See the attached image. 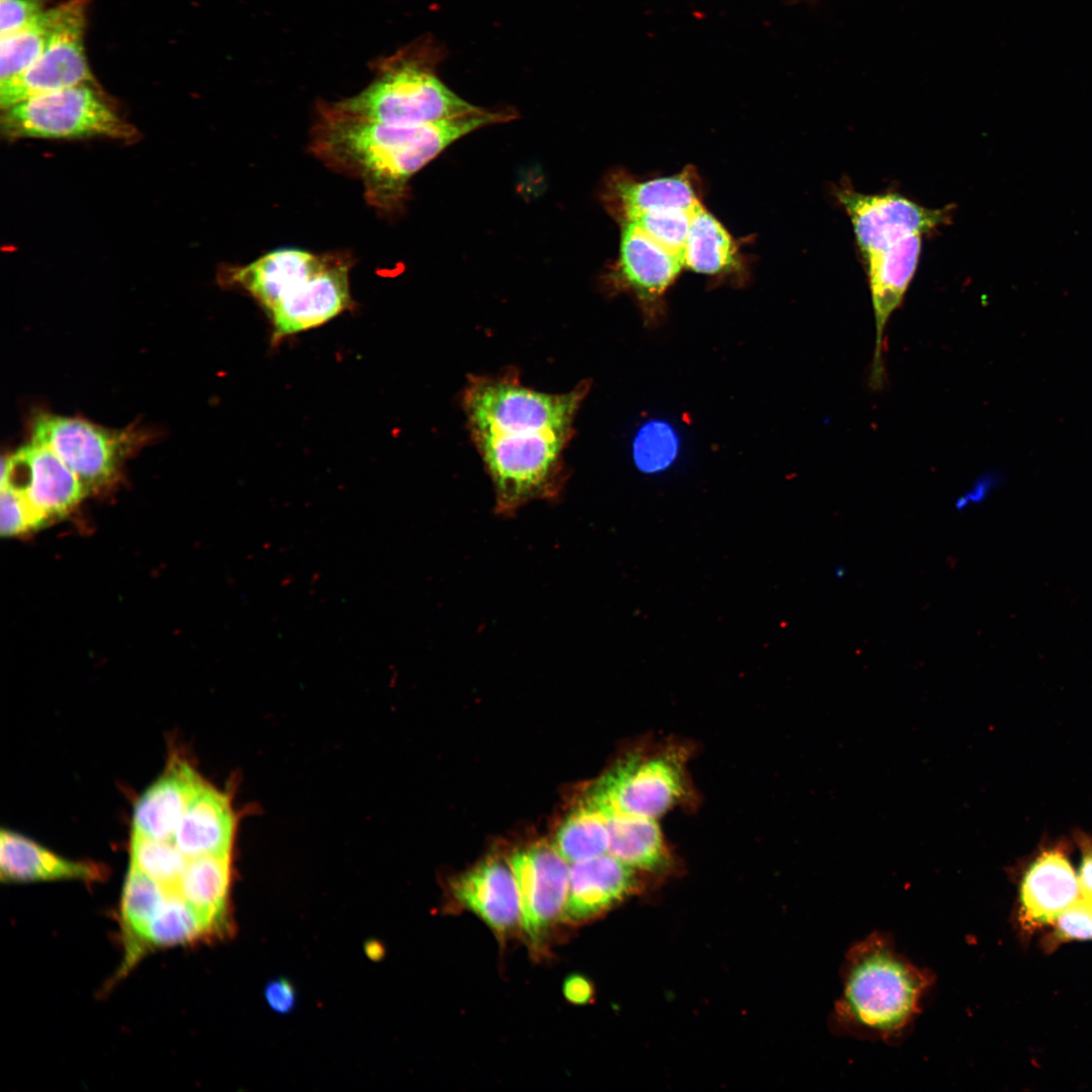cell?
Here are the masks:
<instances>
[{
  "instance_id": "obj_14",
  "label": "cell",
  "mask_w": 1092,
  "mask_h": 1092,
  "mask_svg": "<svg viewBox=\"0 0 1092 1092\" xmlns=\"http://www.w3.org/2000/svg\"><path fill=\"white\" fill-rule=\"evenodd\" d=\"M1081 898L1078 876L1062 844L1043 848L1023 873L1018 920L1025 932L1051 925Z\"/></svg>"
},
{
  "instance_id": "obj_2",
  "label": "cell",
  "mask_w": 1092,
  "mask_h": 1092,
  "mask_svg": "<svg viewBox=\"0 0 1092 1092\" xmlns=\"http://www.w3.org/2000/svg\"><path fill=\"white\" fill-rule=\"evenodd\" d=\"M503 115L483 109L441 121L394 125L326 107L312 129L313 153L332 168L360 179L367 200L383 210L404 197L410 178L459 138Z\"/></svg>"
},
{
  "instance_id": "obj_12",
  "label": "cell",
  "mask_w": 1092,
  "mask_h": 1092,
  "mask_svg": "<svg viewBox=\"0 0 1092 1092\" xmlns=\"http://www.w3.org/2000/svg\"><path fill=\"white\" fill-rule=\"evenodd\" d=\"M621 226L610 284L616 291L631 294L645 320L654 323L663 314L666 292L685 268L681 258L656 245L633 224Z\"/></svg>"
},
{
  "instance_id": "obj_36",
  "label": "cell",
  "mask_w": 1092,
  "mask_h": 1092,
  "mask_svg": "<svg viewBox=\"0 0 1092 1092\" xmlns=\"http://www.w3.org/2000/svg\"><path fill=\"white\" fill-rule=\"evenodd\" d=\"M1077 843L1081 857L1077 874L1081 898L1092 903V836L1077 834Z\"/></svg>"
},
{
  "instance_id": "obj_38",
  "label": "cell",
  "mask_w": 1092,
  "mask_h": 1092,
  "mask_svg": "<svg viewBox=\"0 0 1092 1092\" xmlns=\"http://www.w3.org/2000/svg\"><path fill=\"white\" fill-rule=\"evenodd\" d=\"M996 484V478H994L993 476L980 479L975 484L974 488L970 490V492H968V494L962 496L957 500L956 510L961 512L967 509L972 504H980L984 502Z\"/></svg>"
},
{
  "instance_id": "obj_16",
  "label": "cell",
  "mask_w": 1092,
  "mask_h": 1092,
  "mask_svg": "<svg viewBox=\"0 0 1092 1092\" xmlns=\"http://www.w3.org/2000/svg\"><path fill=\"white\" fill-rule=\"evenodd\" d=\"M703 184L697 170L687 166L664 177L642 179L624 171L608 184L607 201L621 224L643 213L663 208L693 210L702 203Z\"/></svg>"
},
{
  "instance_id": "obj_9",
  "label": "cell",
  "mask_w": 1092,
  "mask_h": 1092,
  "mask_svg": "<svg viewBox=\"0 0 1092 1092\" xmlns=\"http://www.w3.org/2000/svg\"><path fill=\"white\" fill-rule=\"evenodd\" d=\"M835 194L861 257L902 237L930 234L950 219L948 207L928 208L899 193L864 194L841 187Z\"/></svg>"
},
{
  "instance_id": "obj_25",
  "label": "cell",
  "mask_w": 1092,
  "mask_h": 1092,
  "mask_svg": "<svg viewBox=\"0 0 1092 1092\" xmlns=\"http://www.w3.org/2000/svg\"><path fill=\"white\" fill-rule=\"evenodd\" d=\"M214 931L211 925L179 894L168 891L154 917L140 935L129 957L138 954V947H162L183 944L207 936Z\"/></svg>"
},
{
  "instance_id": "obj_23",
  "label": "cell",
  "mask_w": 1092,
  "mask_h": 1092,
  "mask_svg": "<svg viewBox=\"0 0 1092 1092\" xmlns=\"http://www.w3.org/2000/svg\"><path fill=\"white\" fill-rule=\"evenodd\" d=\"M232 876L231 853L190 857L181 876L179 894L217 930L223 921Z\"/></svg>"
},
{
  "instance_id": "obj_7",
  "label": "cell",
  "mask_w": 1092,
  "mask_h": 1092,
  "mask_svg": "<svg viewBox=\"0 0 1092 1092\" xmlns=\"http://www.w3.org/2000/svg\"><path fill=\"white\" fill-rule=\"evenodd\" d=\"M88 2L66 0L50 9V33L37 60L20 75L0 83L2 110L35 96L94 82L84 47Z\"/></svg>"
},
{
  "instance_id": "obj_35",
  "label": "cell",
  "mask_w": 1092,
  "mask_h": 1092,
  "mask_svg": "<svg viewBox=\"0 0 1092 1092\" xmlns=\"http://www.w3.org/2000/svg\"><path fill=\"white\" fill-rule=\"evenodd\" d=\"M264 997L268 1006L280 1014L290 1012L296 1004L295 989L287 979L283 978L268 982Z\"/></svg>"
},
{
  "instance_id": "obj_13",
  "label": "cell",
  "mask_w": 1092,
  "mask_h": 1092,
  "mask_svg": "<svg viewBox=\"0 0 1092 1092\" xmlns=\"http://www.w3.org/2000/svg\"><path fill=\"white\" fill-rule=\"evenodd\" d=\"M330 256L294 248L277 249L247 265L224 268L220 282L248 293L268 314L278 304L305 291Z\"/></svg>"
},
{
  "instance_id": "obj_37",
  "label": "cell",
  "mask_w": 1092,
  "mask_h": 1092,
  "mask_svg": "<svg viewBox=\"0 0 1092 1092\" xmlns=\"http://www.w3.org/2000/svg\"><path fill=\"white\" fill-rule=\"evenodd\" d=\"M562 990L566 1000L573 1004H586L590 1002L594 996V987L590 981L577 974L565 979Z\"/></svg>"
},
{
  "instance_id": "obj_19",
  "label": "cell",
  "mask_w": 1092,
  "mask_h": 1092,
  "mask_svg": "<svg viewBox=\"0 0 1092 1092\" xmlns=\"http://www.w3.org/2000/svg\"><path fill=\"white\" fill-rule=\"evenodd\" d=\"M455 900L481 918L499 934L514 930L520 923V902L510 866L487 859L454 879Z\"/></svg>"
},
{
  "instance_id": "obj_24",
  "label": "cell",
  "mask_w": 1092,
  "mask_h": 1092,
  "mask_svg": "<svg viewBox=\"0 0 1092 1092\" xmlns=\"http://www.w3.org/2000/svg\"><path fill=\"white\" fill-rule=\"evenodd\" d=\"M608 853L634 870L658 871L668 861L656 819L614 813L607 816Z\"/></svg>"
},
{
  "instance_id": "obj_18",
  "label": "cell",
  "mask_w": 1092,
  "mask_h": 1092,
  "mask_svg": "<svg viewBox=\"0 0 1092 1092\" xmlns=\"http://www.w3.org/2000/svg\"><path fill=\"white\" fill-rule=\"evenodd\" d=\"M204 781L185 760L172 759L165 771L138 799L132 833L173 840L192 798Z\"/></svg>"
},
{
  "instance_id": "obj_15",
  "label": "cell",
  "mask_w": 1092,
  "mask_h": 1092,
  "mask_svg": "<svg viewBox=\"0 0 1092 1092\" xmlns=\"http://www.w3.org/2000/svg\"><path fill=\"white\" fill-rule=\"evenodd\" d=\"M350 268V258L331 253L328 263L305 291L267 314L272 324V343L317 328L347 310L352 305Z\"/></svg>"
},
{
  "instance_id": "obj_11",
  "label": "cell",
  "mask_w": 1092,
  "mask_h": 1092,
  "mask_svg": "<svg viewBox=\"0 0 1092 1092\" xmlns=\"http://www.w3.org/2000/svg\"><path fill=\"white\" fill-rule=\"evenodd\" d=\"M0 483L19 492L42 525L66 515L86 493L62 459L34 442L2 458Z\"/></svg>"
},
{
  "instance_id": "obj_20",
  "label": "cell",
  "mask_w": 1092,
  "mask_h": 1092,
  "mask_svg": "<svg viewBox=\"0 0 1092 1092\" xmlns=\"http://www.w3.org/2000/svg\"><path fill=\"white\" fill-rule=\"evenodd\" d=\"M236 827L230 796L204 782L189 803L173 841L188 858L231 853Z\"/></svg>"
},
{
  "instance_id": "obj_1",
  "label": "cell",
  "mask_w": 1092,
  "mask_h": 1092,
  "mask_svg": "<svg viewBox=\"0 0 1092 1092\" xmlns=\"http://www.w3.org/2000/svg\"><path fill=\"white\" fill-rule=\"evenodd\" d=\"M588 387L581 382L547 393L524 386L517 372L469 376L462 406L497 515L514 517L531 502L557 499L567 478L563 453Z\"/></svg>"
},
{
  "instance_id": "obj_17",
  "label": "cell",
  "mask_w": 1092,
  "mask_h": 1092,
  "mask_svg": "<svg viewBox=\"0 0 1092 1092\" xmlns=\"http://www.w3.org/2000/svg\"><path fill=\"white\" fill-rule=\"evenodd\" d=\"M637 889L635 870L609 853L570 863L561 919L583 922L605 913Z\"/></svg>"
},
{
  "instance_id": "obj_3",
  "label": "cell",
  "mask_w": 1092,
  "mask_h": 1092,
  "mask_svg": "<svg viewBox=\"0 0 1092 1092\" xmlns=\"http://www.w3.org/2000/svg\"><path fill=\"white\" fill-rule=\"evenodd\" d=\"M843 987L833 1012L840 1031L892 1039L903 1034L932 985L930 972L899 954L890 938L872 933L853 945L842 969Z\"/></svg>"
},
{
  "instance_id": "obj_33",
  "label": "cell",
  "mask_w": 1092,
  "mask_h": 1092,
  "mask_svg": "<svg viewBox=\"0 0 1092 1092\" xmlns=\"http://www.w3.org/2000/svg\"><path fill=\"white\" fill-rule=\"evenodd\" d=\"M0 505L2 536L10 537L42 526L27 502L12 487H1Z\"/></svg>"
},
{
  "instance_id": "obj_26",
  "label": "cell",
  "mask_w": 1092,
  "mask_h": 1092,
  "mask_svg": "<svg viewBox=\"0 0 1092 1092\" xmlns=\"http://www.w3.org/2000/svg\"><path fill=\"white\" fill-rule=\"evenodd\" d=\"M552 845L568 863L608 853V818L581 800L558 828Z\"/></svg>"
},
{
  "instance_id": "obj_5",
  "label": "cell",
  "mask_w": 1092,
  "mask_h": 1092,
  "mask_svg": "<svg viewBox=\"0 0 1092 1092\" xmlns=\"http://www.w3.org/2000/svg\"><path fill=\"white\" fill-rule=\"evenodd\" d=\"M91 84H79L35 96L3 109L0 122L2 136L8 141L136 140V128L123 119Z\"/></svg>"
},
{
  "instance_id": "obj_30",
  "label": "cell",
  "mask_w": 1092,
  "mask_h": 1092,
  "mask_svg": "<svg viewBox=\"0 0 1092 1092\" xmlns=\"http://www.w3.org/2000/svg\"><path fill=\"white\" fill-rule=\"evenodd\" d=\"M695 209L652 210L624 224H633L656 245L681 258Z\"/></svg>"
},
{
  "instance_id": "obj_39",
  "label": "cell",
  "mask_w": 1092,
  "mask_h": 1092,
  "mask_svg": "<svg viewBox=\"0 0 1092 1092\" xmlns=\"http://www.w3.org/2000/svg\"><path fill=\"white\" fill-rule=\"evenodd\" d=\"M845 573H846V572H845V569H844V567H843V566H841V567H836V568L834 569V574H835V576H836L837 578H839V579H840V578H842V577H843V576L845 575Z\"/></svg>"
},
{
  "instance_id": "obj_6",
  "label": "cell",
  "mask_w": 1092,
  "mask_h": 1092,
  "mask_svg": "<svg viewBox=\"0 0 1092 1092\" xmlns=\"http://www.w3.org/2000/svg\"><path fill=\"white\" fill-rule=\"evenodd\" d=\"M684 791L678 757L671 752H636L607 770L581 800L606 817L620 813L656 819L679 801Z\"/></svg>"
},
{
  "instance_id": "obj_34",
  "label": "cell",
  "mask_w": 1092,
  "mask_h": 1092,
  "mask_svg": "<svg viewBox=\"0 0 1092 1092\" xmlns=\"http://www.w3.org/2000/svg\"><path fill=\"white\" fill-rule=\"evenodd\" d=\"M44 11L42 0H0V37L28 25Z\"/></svg>"
},
{
  "instance_id": "obj_10",
  "label": "cell",
  "mask_w": 1092,
  "mask_h": 1092,
  "mask_svg": "<svg viewBox=\"0 0 1092 1092\" xmlns=\"http://www.w3.org/2000/svg\"><path fill=\"white\" fill-rule=\"evenodd\" d=\"M520 902V923L534 944L540 943L565 906L569 866L553 845L535 844L510 857Z\"/></svg>"
},
{
  "instance_id": "obj_28",
  "label": "cell",
  "mask_w": 1092,
  "mask_h": 1092,
  "mask_svg": "<svg viewBox=\"0 0 1092 1092\" xmlns=\"http://www.w3.org/2000/svg\"><path fill=\"white\" fill-rule=\"evenodd\" d=\"M130 864L167 890H177L188 857L173 840L155 839L131 833Z\"/></svg>"
},
{
  "instance_id": "obj_4",
  "label": "cell",
  "mask_w": 1092,
  "mask_h": 1092,
  "mask_svg": "<svg viewBox=\"0 0 1092 1092\" xmlns=\"http://www.w3.org/2000/svg\"><path fill=\"white\" fill-rule=\"evenodd\" d=\"M436 62L402 58L358 95L333 106L358 118L394 125L441 121L481 110L447 88L434 71Z\"/></svg>"
},
{
  "instance_id": "obj_32",
  "label": "cell",
  "mask_w": 1092,
  "mask_h": 1092,
  "mask_svg": "<svg viewBox=\"0 0 1092 1092\" xmlns=\"http://www.w3.org/2000/svg\"><path fill=\"white\" fill-rule=\"evenodd\" d=\"M1051 925L1053 931L1046 939L1048 946L1072 940H1092V903L1080 898Z\"/></svg>"
},
{
  "instance_id": "obj_31",
  "label": "cell",
  "mask_w": 1092,
  "mask_h": 1092,
  "mask_svg": "<svg viewBox=\"0 0 1092 1092\" xmlns=\"http://www.w3.org/2000/svg\"><path fill=\"white\" fill-rule=\"evenodd\" d=\"M676 447L675 435L667 425L659 422L646 425L634 443L637 466L645 472L664 469L673 460Z\"/></svg>"
},
{
  "instance_id": "obj_8",
  "label": "cell",
  "mask_w": 1092,
  "mask_h": 1092,
  "mask_svg": "<svg viewBox=\"0 0 1092 1092\" xmlns=\"http://www.w3.org/2000/svg\"><path fill=\"white\" fill-rule=\"evenodd\" d=\"M32 442L50 448L77 475L86 492L104 485L143 436L78 418L40 413L32 422Z\"/></svg>"
},
{
  "instance_id": "obj_29",
  "label": "cell",
  "mask_w": 1092,
  "mask_h": 1092,
  "mask_svg": "<svg viewBox=\"0 0 1092 1092\" xmlns=\"http://www.w3.org/2000/svg\"><path fill=\"white\" fill-rule=\"evenodd\" d=\"M51 10L21 29L0 37V83L26 71L41 54L49 33Z\"/></svg>"
},
{
  "instance_id": "obj_22",
  "label": "cell",
  "mask_w": 1092,
  "mask_h": 1092,
  "mask_svg": "<svg viewBox=\"0 0 1092 1092\" xmlns=\"http://www.w3.org/2000/svg\"><path fill=\"white\" fill-rule=\"evenodd\" d=\"M0 875L4 882L96 881L104 869L90 861L64 858L11 830L0 832Z\"/></svg>"
},
{
  "instance_id": "obj_21",
  "label": "cell",
  "mask_w": 1092,
  "mask_h": 1092,
  "mask_svg": "<svg viewBox=\"0 0 1092 1092\" xmlns=\"http://www.w3.org/2000/svg\"><path fill=\"white\" fill-rule=\"evenodd\" d=\"M681 261L696 273L736 285L748 277L749 260L739 243L703 204L693 212Z\"/></svg>"
},
{
  "instance_id": "obj_27",
  "label": "cell",
  "mask_w": 1092,
  "mask_h": 1092,
  "mask_svg": "<svg viewBox=\"0 0 1092 1092\" xmlns=\"http://www.w3.org/2000/svg\"><path fill=\"white\" fill-rule=\"evenodd\" d=\"M165 887L130 864L121 895V920L127 934L129 956L149 921L161 908Z\"/></svg>"
}]
</instances>
